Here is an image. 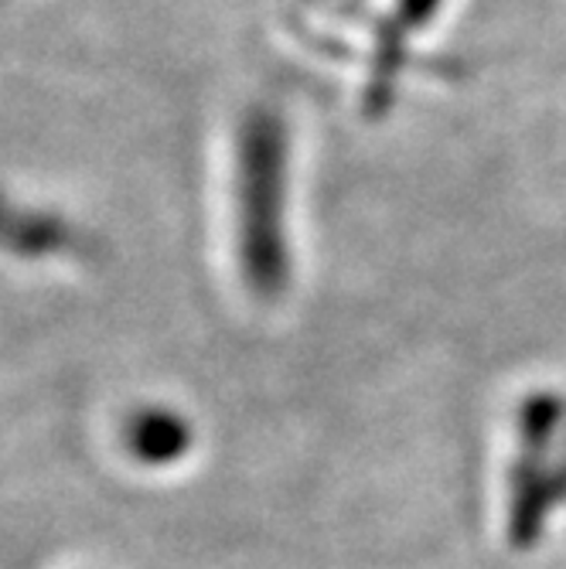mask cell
Here are the masks:
<instances>
[{
    "mask_svg": "<svg viewBox=\"0 0 566 569\" xmlns=\"http://www.w3.org/2000/svg\"><path fill=\"white\" fill-rule=\"evenodd\" d=\"M123 443L143 468H171L195 447V427L171 406H147L127 420Z\"/></svg>",
    "mask_w": 566,
    "mask_h": 569,
    "instance_id": "3957f363",
    "label": "cell"
},
{
    "mask_svg": "<svg viewBox=\"0 0 566 569\" xmlns=\"http://www.w3.org/2000/svg\"><path fill=\"white\" fill-rule=\"evenodd\" d=\"M556 491H559V501L566 505V433H563V443L556 450Z\"/></svg>",
    "mask_w": 566,
    "mask_h": 569,
    "instance_id": "8992f818",
    "label": "cell"
},
{
    "mask_svg": "<svg viewBox=\"0 0 566 569\" xmlns=\"http://www.w3.org/2000/svg\"><path fill=\"white\" fill-rule=\"evenodd\" d=\"M62 242H66L62 222L0 204V246L4 249L24 252V256H44V252H56Z\"/></svg>",
    "mask_w": 566,
    "mask_h": 569,
    "instance_id": "5b68a950",
    "label": "cell"
},
{
    "mask_svg": "<svg viewBox=\"0 0 566 569\" xmlns=\"http://www.w3.org/2000/svg\"><path fill=\"white\" fill-rule=\"evenodd\" d=\"M556 491V450H516L508 471V508L505 532L519 552H529L543 542L553 511L559 508Z\"/></svg>",
    "mask_w": 566,
    "mask_h": 569,
    "instance_id": "7a4b0ae2",
    "label": "cell"
},
{
    "mask_svg": "<svg viewBox=\"0 0 566 569\" xmlns=\"http://www.w3.org/2000/svg\"><path fill=\"white\" fill-rule=\"evenodd\" d=\"M566 433V402L556 392H533L516 409V440L523 450H556Z\"/></svg>",
    "mask_w": 566,
    "mask_h": 569,
    "instance_id": "277c9868",
    "label": "cell"
},
{
    "mask_svg": "<svg viewBox=\"0 0 566 569\" xmlns=\"http://www.w3.org/2000/svg\"><path fill=\"white\" fill-rule=\"evenodd\" d=\"M284 127L256 113L239 143V260L246 283L260 297L287 287L290 260L284 239Z\"/></svg>",
    "mask_w": 566,
    "mask_h": 569,
    "instance_id": "6da1fadb",
    "label": "cell"
}]
</instances>
